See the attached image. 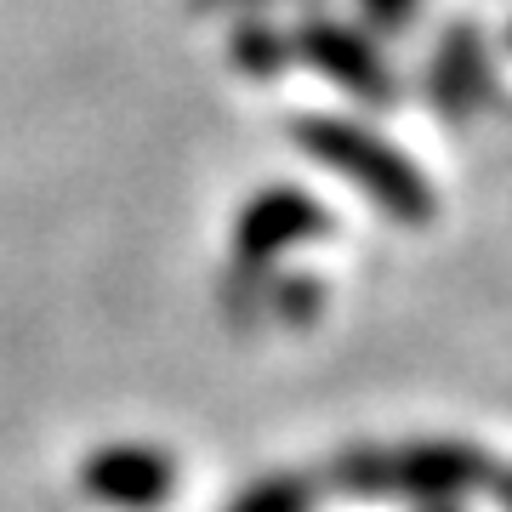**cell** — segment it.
<instances>
[{"instance_id": "obj_11", "label": "cell", "mask_w": 512, "mask_h": 512, "mask_svg": "<svg viewBox=\"0 0 512 512\" xmlns=\"http://www.w3.org/2000/svg\"><path fill=\"white\" fill-rule=\"evenodd\" d=\"M194 12H251V6H268V0H188Z\"/></svg>"}, {"instance_id": "obj_12", "label": "cell", "mask_w": 512, "mask_h": 512, "mask_svg": "<svg viewBox=\"0 0 512 512\" xmlns=\"http://www.w3.org/2000/svg\"><path fill=\"white\" fill-rule=\"evenodd\" d=\"M427 512H456V507H450V501H433V507H427Z\"/></svg>"}, {"instance_id": "obj_1", "label": "cell", "mask_w": 512, "mask_h": 512, "mask_svg": "<svg viewBox=\"0 0 512 512\" xmlns=\"http://www.w3.org/2000/svg\"><path fill=\"white\" fill-rule=\"evenodd\" d=\"M495 467L473 444H387V450H348L330 467L336 490L348 495H399V501H456V495H490Z\"/></svg>"}, {"instance_id": "obj_4", "label": "cell", "mask_w": 512, "mask_h": 512, "mask_svg": "<svg viewBox=\"0 0 512 512\" xmlns=\"http://www.w3.org/2000/svg\"><path fill=\"white\" fill-rule=\"evenodd\" d=\"M291 40H296V57H302V63H313L325 80H336V86L353 92L359 103H393V97H399V80H393V69L382 63L376 40L348 29V23L308 18Z\"/></svg>"}, {"instance_id": "obj_9", "label": "cell", "mask_w": 512, "mask_h": 512, "mask_svg": "<svg viewBox=\"0 0 512 512\" xmlns=\"http://www.w3.org/2000/svg\"><path fill=\"white\" fill-rule=\"evenodd\" d=\"M313 484L308 478H262L256 490H245L228 512H308Z\"/></svg>"}, {"instance_id": "obj_8", "label": "cell", "mask_w": 512, "mask_h": 512, "mask_svg": "<svg viewBox=\"0 0 512 512\" xmlns=\"http://www.w3.org/2000/svg\"><path fill=\"white\" fill-rule=\"evenodd\" d=\"M325 313V285L313 274H285L268 279L262 291V319H285V325H313Z\"/></svg>"}, {"instance_id": "obj_6", "label": "cell", "mask_w": 512, "mask_h": 512, "mask_svg": "<svg viewBox=\"0 0 512 512\" xmlns=\"http://www.w3.org/2000/svg\"><path fill=\"white\" fill-rule=\"evenodd\" d=\"M427 97H433V109H439L444 120H461V114H473L478 103L490 97V57H484L478 29L456 23V29L439 40L433 74H427Z\"/></svg>"}, {"instance_id": "obj_2", "label": "cell", "mask_w": 512, "mask_h": 512, "mask_svg": "<svg viewBox=\"0 0 512 512\" xmlns=\"http://www.w3.org/2000/svg\"><path fill=\"white\" fill-rule=\"evenodd\" d=\"M296 143L308 148L319 165H330L336 177L365 188L393 222L433 217V183L393 143H382L376 131L353 126V120H336V114H308V120H296Z\"/></svg>"}, {"instance_id": "obj_7", "label": "cell", "mask_w": 512, "mask_h": 512, "mask_svg": "<svg viewBox=\"0 0 512 512\" xmlns=\"http://www.w3.org/2000/svg\"><path fill=\"white\" fill-rule=\"evenodd\" d=\"M228 57L239 63V74H251V80H274L285 74V63H296V40L279 29V23H239L234 40H228Z\"/></svg>"}, {"instance_id": "obj_5", "label": "cell", "mask_w": 512, "mask_h": 512, "mask_svg": "<svg viewBox=\"0 0 512 512\" xmlns=\"http://www.w3.org/2000/svg\"><path fill=\"white\" fill-rule=\"evenodd\" d=\"M80 490L126 512L165 507L171 490H177V461L165 450H148V444H109L80 467Z\"/></svg>"}, {"instance_id": "obj_10", "label": "cell", "mask_w": 512, "mask_h": 512, "mask_svg": "<svg viewBox=\"0 0 512 512\" xmlns=\"http://www.w3.org/2000/svg\"><path fill=\"white\" fill-rule=\"evenodd\" d=\"M421 6H427V0H359L365 23L370 29H382V35H404V29L416 23Z\"/></svg>"}, {"instance_id": "obj_3", "label": "cell", "mask_w": 512, "mask_h": 512, "mask_svg": "<svg viewBox=\"0 0 512 512\" xmlns=\"http://www.w3.org/2000/svg\"><path fill=\"white\" fill-rule=\"evenodd\" d=\"M330 234V211L313 200L308 188H262L234 222V251H228V268L239 274H262L274 268L285 251L308 245V239Z\"/></svg>"}]
</instances>
